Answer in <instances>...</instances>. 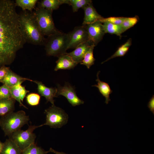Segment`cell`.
I'll use <instances>...</instances> for the list:
<instances>
[{
	"mask_svg": "<svg viewBox=\"0 0 154 154\" xmlns=\"http://www.w3.org/2000/svg\"><path fill=\"white\" fill-rule=\"evenodd\" d=\"M15 2L0 0V68L11 64L26 43L21 32Z\"/></svg>",
	"mask_w": 154,
	"mask_h": 154,
	"instance_id": "1",
	"label": "cell"
},
{
	"mask_svg": "<svg viewBox=\"0 0 154 154\" xmlns=\"http://www.w3.org/2000/svg\"><path fill=\"white\" fill-rule=\"evenodd\" d=\"M19 28L26 42L44 45L46 38L42 34L33 12L22 11L19 14Z\"/></svg>",
	"mask_w": 154,
	"mask_h": 154,
	"instance_id": "2",
	"label": "cell"
},
{
	"mask_svg": "<svg viewBox=\"0 0 154 154\" xmlns=\"http://www.w3.org/2000/svg\"><path fill=\"white\" fill-rule=\"evenodd\" d=\"M29 120V116L26 115L24 111L13 112L1 116L0 126L5 135L9 136L14 132L21 129L24 125L28 124Z\"/></svg>",
	"mask_w": 154,
	"mask_h": 154,
	"instance_id": "3",
	"label": "cell"
},
{
	"mask_svg": "<svg viewBox=\"0 0 154 154\" xmlns=\"http://www.w3.org/2000/svg\"><path fill=\"white\" fill-rule=\"evenodd\" d=\"M69 42L68 33L60 31L48 37L44 45L46 55L58 57L66 53Z\"/></svg>",
	"mask_w": 154,
	"mask_h": 154,
	"instance_id": "4",
	"label": "cell"
},
{
	"mask_svg": "<svg viewBox=\"0 0 154 154\" xmlns=\"http://www.w3.org/2000/svg\"><path fill=\"white\" fill-rule=\"evenodd\" d=\"M33 12L44 36L48 37L60 31L55 26L52 17V11L36 7Z\"/></svg>",
	"mask_w": 154,
	"mask_h": 154,
	"instance_id": "5",
	"label": "cell"
},
{
	"mask_svg": "<svg viewBox=\"0 0 154 154\" xmlns=\"http://www.w3.org/2000/svg\"><path fill=\"white\" fill-rule=\"evenodd\" d=\"M46 115V121L41 125H48L51 128H60L67 122L68 114L61 108L52 105L45 110Z\"/></svg>",
	"mask_w": 154,
	"mask_h": 154,
	"instance_id": "6",
	"label": "cell"
},
{
	"mask_svg": "<svg viewBox=\"0 0 154 154\" xmlns=\"http://www.w3.org/2000/svg\"><path fill=\"white\" fill-rule=\"evenodd\" d=\"M40 125H30L25 130H18L9 135V139L14 142L23 151L31 145L35 143L36 136L33 133L36 128Z\"/></svg>",
	"mask_w": 154,
	"mask_h": 154,
	"instance_id": "7",
	"label": "cell"
},
{
	"mask_svg": "<svg viewBox=\"0 0 154 154\" xmlns=\"http://www.w3.org/2000/svg\"><path fill=\"white\" fill-rule=\"evenodd\" d=\"M56 96L62 95L65 97L68 102L73 106L83 104L84 101L81 100L77 95L74 88L68 82H66L64 86L57 84Z\"/></svg>",
	"mask_w": 154,
	"mask_h": 154,
	"instance_id": "8",
	"label": "cell"
},
{
	"mask_svg": "<svg viewBox=\"0 0 154 154\" xmlns=\"http://www.w3.org/2000/svg\"><path fill=\"white\" fill-rule=\"evenodd\" d=\"M68 33L69 42L68 49L75 48L80 44L88 40L87 33L84 26L75 27L72 31Z\"/></svg>",
	"mask_w": 154,
	"mask_h": 154,
	"instance_id": "9",
	"label": "cell"
},
{
	"mask_svg": "<svg viewBox=\"0 0 154 154\" xmlns=\"http://www.w3.org/2000/svg\"><path fill=\"white\" fill-rule=\"evenodd\" d=\"M84 26L87 33L88 40L96 46L102 40L105 33L102 23L97 21Z\"/></svg>",
	"mask_w": 154,
	"mask_h": 154,
	"instance_id": "10",
	"label": "cell"
},
{
	"mask_svg": "<svg viewBox=\"0 0 154 154\" xmlns=\"http://www.w3.org/2000/svg\"><path fill=\"white\" fill-rule=\"evenodd\" d=\"M37 86L38 93L41 96L44 97L47 102H50L52 105L54 104V98L57 97V89L56 88L48 87L42 82L37 80H33Z\"/></svg>",
	"mask_w": 154,
	"mask_h": 154,
	"instance_id": "11",
	"label": "cell"
},
{
	"mask_svg": "<svg viewBox=\"0 0 154 154\" xmlns=\"http://www.w3.org/2000/svg\"><path fill=\"white\" fill-rule=\"evenodd\" d=\"M93 45H94L91 41L88 40L78 45L72 51L66 53V54L78 64L82 61L86 52Z\"/></svg>",
	"mask_w": 154,
	"mask_h": 154,
	"instance_id": "12",
	"label": "cell"
},
{
	"mask_svg": "<svg viewBox=\"0 0 154 154\" xmlns=\"http://www.w3.org/2000/svg\"><path fill=\"white\" fill-rule=\"evenodd\" d=\"M82 9L84 12L82 25L84 26L96 22H100L103 18L98 13L92 3L87 5Z\"/></svg>",
	"mask_w": 154,
	"mask_h": 154,
	"instance_id": "13",
	"label": "cell"
},
{
	"mask_svg": "<svg viewBox=\"0 0 154 154\" xmlns=\"http://www.w3.org/2000/svg\"><path fill=\"white\" fill-rule=\"evenodd\" d=\"M58 57V59L56 62V65L54 69L55 71L61 69H72L78 64L66 53Z\"/></svg>",
	"mask_w": 154,
	"mask_h": 154,
	"instance_id": "14",
	"label": "cell"
},
{
	"mask_svg": "<svg viewBox=\"0 0 154 154\" xmlns=\"http://www.w3.org/2000/svg\"><path fill=\"white\" fill-rule=\"evenodd\" d=\"M27 80L33 82V80L29 78L23 77L9 69L1 83L10 88H12L19 83H22Z\"/></svg>",
	"mask_w": 154,
	"mask_h": 154,
	"instance_id": "15",
	"label": "cell"
},
{
	"mask_svg": "<svg viewBox=\"0 0 154 154\" xmlns=\"http://www.w3.org/2000/svg\"><path fill=\"white\" fill-rule=\"evenodd\" d=\"M63 4L69 5L68 0H42L38 1L37 7L44 8L52 11L58 9Z\"/></svg>",
	"mask_w": 154,
	"mask_h": 154,
	"instance_id": "16",
	"label": "cell"
},
{
	"mask_svg": "<svg viewBox=\"0 0 154 154\" xmlns=\"http://www.w3.org/2000/svg\"><path fill=\"white\" fill-rule=\"evenodd\" d=\"M100 71H98L97 74V78L96 81L97 82V84L92 86L97 88L100 93L105 98V103L108 104L109 102L111 100L110 95L113 92L111 89L109 84L106 82L101 81L99 79V74Z\"/></svg>",
	"mask_w": 154,
	"mask_h": 154,
	"instance_id": "17",
	"label": "cell"
},
{
	"mask_svg": "<svg viewBox=\"0 0 154 154\" xmlns=\"http://www.w3.org/2000/svg\"><path fill=\"white\" fill-rule=\"evenodd\" d=\"M22 151L18 146L10 139L3 143L0 154H21Z\"/></svg>",
	"mask_w": 154,
	"mask_h": 154,
	"instance_id": "18",
	"label": "cell"
},
{
	"mask_svg": "<svg viewBox=\"0 0 154 154\" xmlns=\"http://www.w3.org/2000/svg\"><path fill=\"white\" fill-rule=\"evenodd\" d=\"M15 102L12 98L0 99V116H2L13 112Z\"/></svg>",
	"mask_w": 154,
	"mask_h": 154,
	"instance_id": "19",
	"label": "cell"
},
{
	"mask_svg": "<svg viewBox=\"0 0 154 154\" xmlns=\"http://www.w3.org/2000/svg\"><path fill=\"white\" fill-rule=\"evenodd\" d=\"M38 0H15L16 6L20 7L22 11H27L32 12L36 7Z\"/></svg>",
	"mask_w": 154,
	"mask_h": 154,
	"instance_id": "20",
	"label": "cell"
},
{
	"mask_svg": "<svg viewBox=\"0 0 154 154\" xmlns=\"http://www.w3.org/2000/svg\"><path fill=\"white\" fill-rule=\"evenodd\" d=\"M102 23L105 33L116 35L121 37L123 32L120 25L106 22Z\"/></svg>",
	"mask_w": 154,
	"mask_h": 154,
	"instance_id": "21",
	"label": "cell"
},
{
	"mask_svg": "<svg viewBox=\"0 0 154 154\" xmlns=\"http://www.w3.org/2000/svg\"><path fill=\"white\" fill-rule=\"evenodd\" d=\"M94 45H92L87 50L84 55V57L80 64L86 66L88 69H89L91 66L94 64L95 59L93 55V50L94 47Z\"/></svg>",
	"mask_w": 154,
	"mask_h": 154,
	"instance_id": "22",
	"label": "cell"
},
{
	"mask_svg": "<svg viewBox=\"0 0 154 154\" xmlns=\"http://www.w3.org/2000/svg\"><path fill=\"white\" fill-rule=\"evenodd\" d=\"M131 38L129 39L124 44L119 47L115 53L110 57L102 63L103 64L110 59L118 57L123 56L128 52L131 44Z\"/></svg>",
	"mask_w": 154,
	"mask_h": 154,
	"instance_id": "23",
	"label": "cell"
},
{
	"mask_svg": "<svg viewBox=\"0 0 154 154\" xmlns=\"http://www.w3.org/2000/svg\"><path fill=\"white\" fill-rule=\"evenodd\" d=\"M69 5L71 6L73 12H75L80 8H83L92 3L90 0H68Z\"/></svg>",
	"mask_w": 154,
	"mask_h": 154,
	"instance_id": "24",
	"label": "cell"
},
{
	"mask_svg": "<svg viewBox=\"0 0 154 154\" xmlns=\"http://www.w3.org/2000/svg\"><path fill=\"white\" fill-rule=\"evenodd\" d=\"M48 151H45L35 143L32 144L22 151L21 154H47Z\"/></svg>",
	"mask_w": 154,
	"mask_h": 154,
	"instance_id": "25",
	"label": "cell"
},
{
	"mask_svg": "<svg viewBox=\"0 0 154 154\" xmlns=\"http://www.w3.org/2000/svg\"><path fill=\"white\" fill-rule=\"evenodd\" d=\"M138 20L137 17H126L120 25L123 33L134 26L137 22Z\"/></svg>",
	"mask_w": 154,
	"mask_h": 154,
	"instance_id": "26",
	"label": "cell"
},
{
	"mask_svg": "<svg viewBox=\"0 0 154 154\" xmlns=\"http://www.w3.org/2000/svg\"><path fill=\"white\" fill-rule=\"evenodd\" d=\"M27 103L31 106H36L39 104L40 96L38 94L32 93L28 94L26 97Z\"/></svg>",
	"mask_w": 154,
	"mask_h": 154,
	"instance_id": "27",
	"label": "cell"
},
{
	"mask_svg": "<svg viewBox=\"0 0 154 154\" xmlns=\"http://www.w3.org/2000/svg\"><path fill=\"white\" fill-rule=\"evenodd\" d=\"M10 91L12 98L15 100L17 101L19 103L20 106H23L26 108H27L26 106L23 104L21 101L20 92L17 84L10 88Z\"/></svg>",
	"mask_w": 154,
	"mask_h": 154,
	"instance_id": "28",
	"label": "cell"
},
{
	"mask_svg": "<svg viewBox=\"0 0 154 154\" xmlns=\"http://www.w3.org/2000/svg\"><path fill=\"white\" fill-rule=\"evenodd\" d=\"M123 17H110L103 18L100 21L102 23L104 22H108L113 24L120 25L126 19Z\"/></svg>",
	"mask_w": 154,
	"mask_h": 154,
	"instance_id": "29",
	"label": "cell"
},
{
	"mask_svg": "<svg viewBox=\"0 0 154 154\" xmlns=\"http://www.w3.org/2000/svg\"><path fill=\"white\" fill-rule=\"evenodd\" d=\"M11 98L10 88L4 84L0 86V99Z\"/></svg>",
	"mask_w": 154,
	"mask_h": 154,
	"instance_id": "30",
	"label": "cell"
},
{
	"mask_svg": "<svg viewBox=\"0 0 154 154\" xmlns=\"http://www.w3.org/2000/svg\"><path fill=\"white\" fill-rule=\"evenodd\" d=\"M22 84V83H19L17 84V86L20 92L21 100L22 102L27 94L29 92V91L26 90L25 87L21 85Z\"/></svg>",
	"mask_w": 154,
	"mask_h": 154,
	"instance_id": "31",
	"label": "cell"
},
{
	"mask_svg": "<svg viewBox=\"0 0 154 154\" xmlns=\"http://www.w3.org/2000/svg\"><path fill=\"white\" fill-rule=\"evenodd\" d=\"M10 69L9 67L5 66L0 68V82H1Z\"/></svg>",
	"mask_w": 154,
	"mask_h": 154,
	"instance_id": "32",
	"label": "cell"
},
{
	"mask_svg": "<svg viewBox=\"0 0 154 154\" xmlns=\"http://www.w3.org/2000/svg\"><path fill=\"white\" fill-rule=\"evenodd\" d=\"M147 106L150 110L154 114V95L150 99L148 103Z\"/></svg>",
	"mask_w": 154,
	"mask_h": 154,
	"instance_id": "33",
	"label": "cell"
},
{
	"mask_svg": "<svg viewBox=\"0 0 154 154\" xmlns=\"http://www.w3.org/2000/svg\"><path fill=\"white\" fill-rule=\"evenodd\" d=\"M49 152H51L55 153V154H66L62 152H59L55 151L52 148H50V149L49 151H48Z\"/></svg>",
	"mask_w": 154,
	"mask_h": 154,
	"instance_id": "34",
	"label": "cell"
},
{
	"mask_svg": "<svg viewBox=\"0 0 154 154\" xmlns=\"http://www.w3.org/2000/svg\"><path fill=\"white\" fill-rule=\"evenodd\" d=\"M3 145V143H2L0 141V153L2 149Z\"/></svg>",
	"mask_w": 154,
	"mask_h": 154,
	"instance_id": "35",
	"label": "cell"
}]
</instances>
